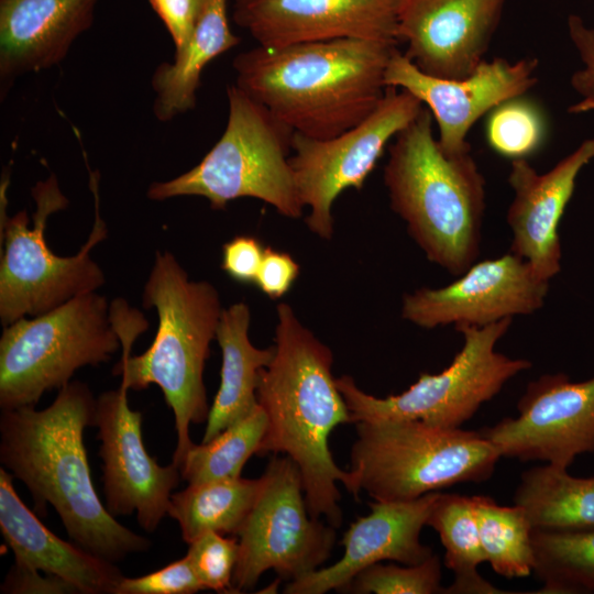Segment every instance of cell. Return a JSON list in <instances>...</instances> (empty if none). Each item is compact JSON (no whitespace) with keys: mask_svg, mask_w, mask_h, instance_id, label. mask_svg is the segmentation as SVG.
Listing matches in <instances>:
<instances>
[{"mask_svg":"<svg viewBox=\"0 0 594 594\" xmlns=\"http://www.w3.org/2000/svg\"><path fill=\"white\" fill-rule=\"evenodd\" d=\"M299 274V265L285 252L266 246L255 284L272 299L284 296Z\"/></svg>","mask_w":594,"mask_h":594,"instance_id":"74e56055","label":"cell"},{"mask_svg":"<svg viewBox=\"0 0 594 594\" xmlns=\"http://www.w3.org/2000/svg\"><path fill=\"white\" fill-rule=\"evenodd\" d=\"M486 562L512 579L532 572L531 524L522 507L501 506L485 495L471 496Z\"/></svg>","mask_w":594,"mask_h":594,"instance_id":"f1b7e54d","label":"cell"},{"mask_svg":"<svg viewBox=\"0 0 594 594\" xmlns=\"http://www.w3.org/2000/svg\"><path fill=\"white\" fill-rule=\"evenodd\" d=\"M142 304L157 312L155 338L140 355L121 350L113 374L129 389L152 384L161 388L174 414L177 444L173 463L179 468L194 444L190 426L206 422L209 415L204 370L223 309L216 287L191 280L168 251L155 253Z\"/></svg>","mask_w":594,"mask_h":594,"instance_id":"5b68a950","label":"cell"},{"mask_svg":"<svg viewBox=\"0 0 594 594\" xmlns=\"http://www.w3.org/2000/svg\"><path fill=\"white\" fill-rule=\"evenodd\" d=\"M251 312L244 302L222 310L216 332L221 349L220 386L207 418L201 442L243 419L257 406L260 372L274 358L275 346L258 349L249 339Z\"/></svg>","mask_w":594,"mask_h":594,"instance_id":"603a6c76","label":"cell"},{"mask_svg":"<svg viewBox=\"0 0 594 594\" xmlns=\"http://www.w3.org/2000/svg\"><path fill=\"white\" fill-rule=\"evenodd\" d=\"M261 487L258 479H237L188 484L170 496L168 515L189 544L208 531L238 536Z\"/></svg>","mask_w":594,"mask_h":594,"instance_id":"484cf974","label":"cell"},{"mask_svg":"<svg viewBox=\"0 0 594 594\" xmlns=\"http://www.w3.org/2000/svg\"><path fill=\"white\" fill-rule=\"evenodd\" d=\"M532 572L542 582L537 593H594V529H532Z\"/></svg>","mask_w":594,"mask_h":594,"instance_id":"83f0119b","label":"cell"},{"mask_svg":"<svg viewBox=\"0 0 594 594\" xmlns=\"http://www.w3.org/2000/svg\"><path fill=\"white\" fill-rule=\"evenodd\" d=\"M238 536L233 593L252 590L267 570L288 581L316 571L331 554L336 528L310 516L298 465L274 454Z\"/></svg>","mask_w":594,"mask_h":594,"instance_id":"8fae6325","label":"cell"},{"mask_svg":"<svg viewBox=\"0 0 594 594\" xmlns=\"http://www.w3.org/2000/svg\"><path fill=\"white\" fill-rule=\"evenodd\" d=\"M98 0H0V77L53 67L88 30Z\"/></svg>","mask_w":594,"mask_h":594,"instance_id":"44dd1931","label":"cell"},{"mask_svg":"<svg viewBox=\"0 0 594 594\" xmlns=\"http://www.w3.org/2000/svg\"><path fill=\"white\" fill-rule=\"evenodd\" d=\"M96 403L85 383L70 381L44 409H3L0 462L25 484L38 513L52 505L76 544L117 563L151 542L116 520L95 490L84 430L94 426Z\"/></svg>","mask_w":594,"mask_h":594,"instance_id":"6da1fadb","label":"cell"},{"mask_svg":"<svg viewBox=\"0 0 594 594\" xmlns=\"http://www.w3.org/2000/svg\"><path fill=\"white\" fill-rule=\"evenodd\" d=\"M505 0H403L397 41L422 73L461 79L483 63Z\"/></svg>","mask_w":594,"mask_h":594,"instance_id":"e0dca14e","label":"cell"},{"mask_svg":"<svg viewBox=\"0 0 594 594\" xmlns=\"http://www.w3.org/2000/svg\"><path fill=\"white\" fill-rule=\"evenodd\" d=\"M150 3L180 51L189 41L206 4L202 0H150Z\"/></svg>","mask_w":594,"mask_h":594,"instance_id":"8d00e7d4","label":"cell"},{"mask_svg":"<svg viewBox=\"0 0 594 594\" xmlns=\"http://www.w3.org/2000/svg\"><path fill=\"white\" fill-rule=\"evenodd\" d=\"M208 1H209V0H202V2H204L205 4H207V3H208Z\"/></svg>","mask_w":594,"mask_h":594,"instance_id":"ab89813d","label":"cell"},{"mask_svg":"<svg viewBox=\"0 0 594 594\" xmlns=\"http://www.w3.org/2000/svg\"><path fill=\"white\" fill-rule=\"evenodd\" d=\"M229 116L224 132L205 157L179 176L150 185L151 200L199 196L212 209L242 197L272 205L280 215L302 213L289 164L294 131L235 84L227 88Z\"/></svg>","mask_w":594,"mask_h":594,"instance_id":"52a82bcc","label":"cell"},{"mask_svg":"<svg viewBox=\"0 0 594 594\" xmlns=\"http://www.w3.org/2000/svg\"><path fill=\"white\" fill-rule=\"evenodd\" d=\"M188 558L139 578H123L114 594H193L202 591Z\"/></svg>","mask_w":594,"mask_h":594,"instance_id":"836d02e7","label":"cell"},{"mask_svg":"<svg viewBox=\"0 0 594 594\" xmlns=\"http://www.w3.org/2000/svg\"><path fill=\"white\" fill-rule=\"evenodd\" d=\"M514 504L524 508L532 529H594V475L573 476L551 464L521 473Z\"/></svg>","mask_w":594,"mask_h":594,"instance_id":"d4e9b609","label":"cell"},{"mask_svg":"<svg viewBox=\"0 0 594 594\" xmlns=\"http://www.w3.org/2000/svg\"><path fill=\"white\" fill-rule=\"evenodd\" d=\"M240 42L229 24L227 0H209L174 62L161 64L153 73V112L157 120L169 121L193 110L204 68Z\"/></svg>","mask_w":594,"mask_h":594,"instance_id":"cb8c5ba5","label":"cell"},{"mask_svg":"<svg viewBox=\"0 0 594 594\" xmlns=\"http://www.w3.org/2000/svg\"><path fill=\"white\" fill-rule=\"evenodd\" d=\"M594 160V138L583 141L550 170L538 173L525 158L513 160L508 183L514 190L506 220L513 233L510 252L549 282L561 270L558 228L581 170Z\"/></svg>","mask_w":594,"mask_h":594,"instance_id":"d6986e66","label":"cell"},{"mask_svg":"<svg viewBox=\"0 0 594 594\" xmlns=\"http://www.w3.org/2000/svg\"><path fill=\"white\" fill-rule=\"evenodd\" d=\"M388 87L377 108L358 125L329 139L294 132L289 164L299 199L309 208V229L323 239L333 234L332 207L348 188L361 189L384 148L421 111L410 92Z\"/></svg>","mask_w":594,"mask_h":594,"instance_id":"7c38bea8","label":"cell"},{"mask_svg":"<svg viewBox=\"0 0 594 594\" xmlns=\"http://www.w3.org/2000/svg\"><path fill=\"white\" fill-rule=\"evenodd\" d=\"M439 492H430L409 502H372L369 515L359 517L343 535L342 558L326 568L317 569L289 581L284 593L323 594L342 590L365 568L383 562L418 564L433 554L420 541L425 526Z\"/></svg>","mask_w":594,"mask_h":594,"instance_id":"ffe728a7","label":"cell"},{"mask_svg":"<svg viewBox=\"0 0 594 594\" xmlns=\"http://www.w3.org/2000/svg\"><path fill=\"white\" fill-rule=\"evenodd\" d=\"M403 0H233L232 19L260 46L338 38L397 42Z\"/></svg>","mask_w":594,"mask_h":594,"instance_id":"ac0fdd59","label":"cell"},{"mask_svg":"<svg viewBox=\"0 0 594 594\" xmlns=\"http://www.w3.org/2000/svg\"><path fill=\"white\" fill-rule=\"evenodd\" d=\"M262 243L252 235H237L222 246V270L234 280L255 283L263 260Z\"/></svg>","mask_w":594,"mask_h":594,"instance_id":"d590c367","label":"cell"},{"mask_svg":"<svg viewBox=\"0 0 594 594\" xmlns=\"http://www.w3.org/2000/svg\"><path fill=\"white\" fill-rule=\"evenodd\" d=\"M98 183L99 174L89 169L95 221L87 241L72 256L55 254L45 239L50 216L68 205L54 174L32 188L36 205L32 224L26 210L9 217L1 202L0 320L3 327L97 292L105 284L103 271L91 257L92 249L108 235L99 210Z\"/></svg>","mask_w":594,"mask_h":594,"instance_id":"ba28073f","label":"cell"},{"mask_svg":"<svg viewBox=\"0 0 594 594\" xmlns=\"http://www.w3.org/2000/svg\"><path fill=\"white\" fill-rule=\"evenodd\" d=\"M13 476L0 469V530L14 564L56 575L79 594H114L124 578L116 563L54 535L18 496Z\"/></svg>","mask_w":594,"mask_h":594,"instance_id":"7402d4cb","label":"cell"},{"mask_svg":"<svg viewBox=\"0 0 594 594\" xmlns=\"http://www.w3.org/2000/svg\"><path fill=\"white\" fill-rule=\"evenodd\" d=\"M544 119L530 100L517 97L494 108L486 121V140L499 155L520 160L535 153L544 139Z\"/></svg>","mask_w":594,"mask_h":594,"instance_id":"4dcf8cb0","label":"cell"},{"mask_svg":"<svg viewBox=\"0 0 594 594\" xmlns=\"http://www.w3.org/2000/svg\"><path fill=\"white\" fill-rule=\"evenodd\" d=\"M12 565L1 584L6 594H74L77 588L59 576Z\"/></svg>","mask_w":594,"mask_h":594,"instance_id":"f35d334b","label":"cell"},{"mask_svg":"<svg viewBox=\"0 0 594 594\" xmlns=\"http://www.w3.org/2000/svg\"><path fill=\"white\" fill-rule=\"evenodd\" d=\"M538 59L526 57L509 62L496 57L484 61L468 77L446 79L419 70L397 48L385 73L387 87L415 96L438 125L440 147L449 155L470 152L466 136L472 125L503 102L522 97L538 81Z\"/></svg>","mask_w":594,"mask_h":594,"instance_id":"9a60e30c","label":"cell"},{"mask_svg":"<svg viewBox=\"0 0 594 594\" xmlns=\"http://www.w3.org/2000/svg\"><path fill=\"white\" fill-rule=\"evenodd\" d=\"M512 321L506 318L484 327L454 326L463 345L450 365L438 374L421 373L416 383L397 395L375 397L360 389L349 375L336 378L351 424L419 420L446 429L460 428L510 378L532 365L527 359H512L495 350Z\"/></svg>","mask_w":594,"mask_h":594,"instance_id":"30bf717a","label":"cell"},{"mask_svg":"<svg viewBox=\"0 0 594 594\" xmlns=\"http://www.w3.org/2000/svg\"><path fill=\"white\" fill-rule=\"evenodd\" d=\"M266 426V415L258 405L210 441L194 443L179 466L182 479L198 484L240 477L246 461L257 454Z\"/></svg>","mask_w":594,"mask_h":594,"instance_id":"f546056e","label":"cell"},{"mask_svg":"<svg viewBox=\"0 0 594 594\" xmlns=\"http://www.w3.org/2000/svg\"><path fill=\"white\" fill-rule=\"evenodd\" d=\"M441 585V561L437 554L418 564L398 565L378 562L359 572L342 590L355 594H438Z\"/></svg>","mask_w":594,"mask_h":594,"instance_id":"1f68e13d","label":"cell"},{"mask_svg":"<svg viewBox=\"0 0 594 594\" xmlns=\"http://www.w3.org/2000/svg\"><path fill=\"white\" fill-rule=\"evenodd\" d=\"M424 106L394 138L384 168L392 209L427 258L454 276L480 254L485 180L470 152L449 155Z\"/></svg>","mask_w":594,"mask_h":594,"instance_id":"277c9868","label":"cell"},{"mask_svg":"<svg viewBox=\"0 0 594 594\" xmlns=\"http://www.w3.org/2000/svg\"><path fill=\"white\" fill-rule=\"evenodd\" d=\"M188 546L186 557L204 590L233 593L232 578L238 561L239 540L208 531Z\"/></svg>","mask_w":594,"mask_h":594,"instance_id":"d6a6232c","label":"cell"},{"mask_svg":"<svg viewBox=\"0 0 594 594\" xmlns=\"http://www.w3.org/2000/svg\"><path fill=\"white\" fill-rule=\"evenodd\" d=\"M548 290L549 282L509 252L473 263L444 287H422L406 295L402 317L426 329L448 324L484 327L536 312L543 306Z\"/></svg>","mask_w":594,"mask_h":594,"instance_id":"2e32d148","label":"cell"},{"mask_svg":"<svg viewBox=\"0 0 594 594\" xmlns=\"http://www.w3.org/2000/svg\"><path fill=\"white\" fill-rule=\"evenodd\" d=\"M121 348L110 302L97 292L4 326L0 338V407L35 406L77 370L107 362Z\"/></svg>","mask_w":594,"mask_h":594,"instance_id":"9c48e42d","label":"cell"},{"mask_svg":"<svg viewBox=\"0 0 594 594\" xmlns=\"http://www.w3.org/2000/svg\"><path fill=\"white\" fill-rule=\"evenodd\" d=\"M397 42L338 38L263 47L235 56V85L296 133L337 136L366 119L386 95Z\"/></svg>","mask_w":594,"mask_h":594,"instance_id":"3957f363","label":"cell"},{"mask_svg":"<svg viewBox=\"0 0 594 594\" xmlns=\"http://www.w3.org/2000/svg\"><path fill=\"white\" fill-rule=\"evenodd\" d=\"M350 493L376 502H409L460 483H482L502 458L480 431L446 429L419 420L355 424Z\"/></svg>","mask_w":594,"mask_h":594,"instance_id":"8992f818","label":"cell"},{"mask_svg":"<svg viewBox=\"0 0 594 594\" xmlns=\"http://www.w3.org/2000/svg\"><path fill=\"white\" fill-rule=\"evenodd\" d=\"M427 526L438 532L446 550L444 564L453 573V582L444 594L505 593L477 571L486 560L471 496L439 493Z\"/></svg>","mask_w":594,"mask_h":594,"instance_id":"4316f807","label":"cell"},{"mask_svg":"<svg viewBox=\"0 0 594 594\" xmlns=\"http://www.w3.org/2000/svg\"><path fill=\"white\" fill-rule=\"evenodd\" d=\"M128 391L120 383L96 403L94 426L101 441L106 507L114 517L135 513L139 525L153 532L168 515L172 492L182 475L176 464L162 466L146 451L142 414L130 408Z\"/></svg>","mask_w":594,"mask_h":594,"instance_id":"5bb4252c","label":"cell"},{"mask_svg":"<svg viewBox=\"0 0 594 594\" xmlns=\"http://www.w3.org/2000/svg\"><path fill=\"white\" fill-rule=\"evenodd\" d=\"M275 354L261 370L257 403L267 418L258 457L285 453L299 468L308 512L338 529L342 524L338 483L351 490L329 449L333 429L351 424L345 400L332 375V352L296 317L277 306Z\"/></svg>","mask_w":594,"mask_h":594,"instance_id":"7a4b0ae2","label":"cell"},{"mask_svg":"<svg viewBox=\"0 0 594 594\" xmlns=\"http://www.w3.org/2000/svg\"><path fill=\"white\" fill-rule=\"evenodd\" d=\"M517 410L516 418L479 430L502 458L568 469L594 452V376L573 382L564 373L543 374L528 383Z\"/></svg>","mask_w":594,"mask_h":594,"instance_id":"4fadbf2b","label":"cell"},{"mask_svg":"<svg viewBox=\"0 0 594 594\" xmlns=\"http://www.w3.org/2000/svg\"><path fill=\"white\" fill-rule=\"evenodd\" d=\"M568 30L583 65L571 76V86L580 100L569 108V112L594 111V28H588L580 16L570 15Z\"/></svg>","mask_w":594,"mask_h":594,"instance_id":"e575fe53","label":"cell"}]
</instances>
